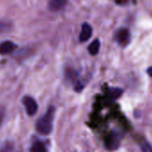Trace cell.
<instances>
[{
  "instance_id": "6da1fadb",
  "label": "cell",
  "mask_w": 152,
  "mask_h": 152,
  "mask_svg": "<svg viewBox=\"0 0 152 152\" xmlns=\"http://www.w3.org/2000/svg\"><path fill=\"white\" fill-rule=\"evenodd\" d=\"M54 113H55V108L53 106H51L48 108L45 115L42 116L37 120L36 125V129L38 134L43 135H47L51 134L53 126Z\"/></svg>"
},
{
  "instance_id": "7a4b0ae2",
  "label": "cell",
  "mask_w": 152,
  "mask_h": 152,
  "mask_svg": "<svg viewBox=\"0 0 152 152\" xmlns=\"http://www.w3.org/2000/svg\"><path fill=\"white\" fill-rule=\"evenodd\" d=\"M115 40L118 43L119 45L122 47H126L129 45L131 41V35L130 31L126 28H120L115 33Z\"/></svg>"
},
{
  "instance_id": "3957f363",
  "label": "cell",
  "mask_w": 152,
  "mask_h": 152,
  "mask_svg": "<svg viewBox=\"0 0 152 152\" xmlns=\"http://www.w3.org/2000/svg\"><path fill=\"white\" fill-rule=\"evenodd\" d=\"M22 103H23V105L25 107L26 113L28 116L32 117V116H34L37 113L38 106H37V103L36 100L33 97H31V96H25V97H23Z\"/></svg>"
},
{
  "instance_id": "277c9868",
  "label": "cell",
  "mask_w": 152,
  "mask_h": 152,
  "mask_svg": "<svg viewBox=\"0 0 152 152\" xmlns=\"http://www.w3.org/2000/svg\"><path fill=\"white\" fill-rule=\"evenodd\" d=\"M92 34H93V28H92L91 25L87 22L83 23L82 28H81V31L79 34V41L81 43L86 42L92 37Z\"/></svg>"
},
{
  "instance_id": "5b68a950",
  "label": "cell",
  "mask_w": 152,
  "mask_h": 152,
  "mask_svg": "<svg viewBox=\"0 0 152 152\" xmlns=\"http://www.w3.org/2000/svg\"><path fill=\"white\" fill-rule=\"evenodd\" d=\"M119 142H120V139H119L118 134L113 132L110 134V136L106 140V147L110 151H114L117 148H118Z\"/></svg>"
},
{
  "instance_id": "8992f818",
  "label": "cell",
  "mask_w": 152,
  "mask_h": 152,
  "mask_svg": "<svg viewBox=\"0 0 152 152\" xmlns=\"http://www.w3.org/2000/svg\"><path fill=\"white\" fill-rule=\"evenodd\" d=\"M67 1L65 0H51L48 2L47 7L52 12H58L65 7Z\"/></svg>"
},
{
  "instance_id": "52a82bcc",
  "label": "cell",
  "mask_w": 152,
  "mask_h": 152,
  "mask_svg": "<svg viewBox=\"0 0 152 152\" xmlns=\"http://www.w3.org/2000/svg\"><path fill=\"white\" fill-rule=\"evenodd\" d=\"M15 48V45L12 41H4L0 43V54L5 55L11 53Z\"/></svg>"
},
{
  "instance_id": "ba28073f",
  "label": "cell",
  "mask_w": 152,
  "mask_h": 152,
  "mask_svg": "<svg viewBox=\"0 0 152 152\" xmlns=\"http://www.w3.org/2000/svg\"><path fill=\"white\" fill-rule=\"evenodd\" d=\"M101 47V43L99 39H95L88 46V52L91 55H96L99 53Z\"/></svg>"
},
{
  "instance_id": "9c48e42d",
  "label": "cell",
  "mask_w": 152,
  "mask_h": 152,
  "mask_svg": "<svg viewBox=\"0 0 152 152\" xmlns=\"http://www.w3.org/2000/svg\"><path fill=\"white\" fill-rule=\"evenodd\" d=\"M12 28V23L8 20H0V33L9 32Z\"/></svg>"
},
{
  "instance_id": "30bf717a",
  "label": "cell",
  "mask_w": 152,
  "mask_h": 152,
  "mask_svg": "<svg viewBox=\"0 0 152 152\" xmlns=\"http://www.w3.org/2000/svg\"><path fill=\"white\" fill-rule=\"evenodd\" d=\"M30 152H47V151L43 142H37L32 145V147L30 149Z\"/></svg>"
},
{
  "instance_id": "8fae6325",
  "label": "cell",
  "mask_w": 152,
  "mask_h": 152,
  "mask_svg": "<svg viewBox=\"0 0 152 152\" xmlns=\"http://www.w3.org/2000/svg\"><path fill=\"white\" fill-rule=\"evenodd\" d=\"M14 146L12 142H5L4 145L0 147V152H13Z\"/></svg>"
},
{
  "instance_id": "7c38bea8",
  "label": "cell",
  "mask_w": 152,
  "mask_h": 152,
  "mask_svg": "<svg viewBox=\"0 0 152 152\" xmlns=\"http://www.w3.org/2000/svg\"><path fill=\"white\" fill-rule=\"evenodd\" d=\"M110 93V95H111V97L113 99H117V98H119L122 95L123 91L121 89H119V88H111Z\"/></svg>"
},
{
  "instance_id": "4fadbf2b",
  "label": "cell",
  "mask_w": 152,
  "mask_h": 152,
  "mask_svg": "<svg viewBox=\"0 0 152 152\" xmlns=\"http://www.w3.org/2000/svg\"><path fill=\"white\" fill-rule=\"evenodd\" d=\"M142 152H152L151 145L149 142H145L142 145Z\"/></svg>"
},
{
  "instance_id": "5bb4252c",
  "label": "cell",
  "mask_w": 152,
  "mask_h": 152,
  "mask_svg": "<svg viewBox=\"0 0 152 152\" xmlns=\"http://www.w3.org/2000/svg\"><path fill=\"white\" fill-rule=\"evenodd\" d=\"M4 116H5V110H4V108L0 107V126H1L2 124H3Z\"/></svg>"
},
{
  "instance_id": "9a60e30c",
  "label": "cell",
  "mask_w": 152,
  "mask_h": 152,
  "mask_svg": "<svg viewBox=\"0 0 152 152\" xmlns=\"http://www.w3.org/2000/svg\"><path fill=\"white\" fill-rule=\"evenodd\" d=\"M147 72H148L149 76H150V77H152V67H151V68H149V69H148Z\"/></svg>"
}]
</instances>
